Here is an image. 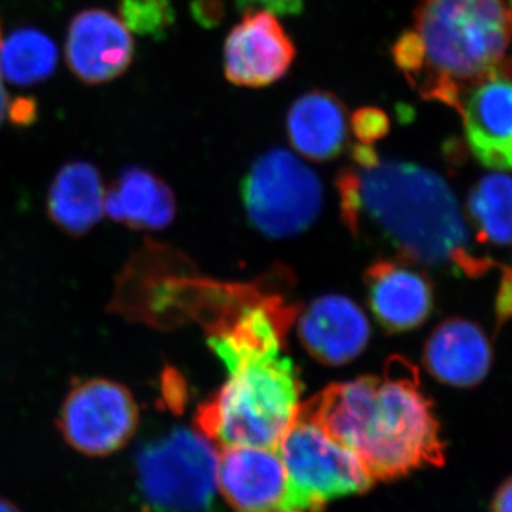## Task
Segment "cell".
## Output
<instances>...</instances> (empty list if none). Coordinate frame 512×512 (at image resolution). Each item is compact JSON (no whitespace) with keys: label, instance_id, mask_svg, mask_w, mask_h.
<instances>
[{"label":"cell","instance_id":"1","mask_svg":"<svg viewBox=\"0 0 512 512\" xmlns=\"http://www.w3.org/2000/svg\"><path fill=\"white\" fill-rule=\"evenodd\" d=\"M350 153L353 164L340 171L336 188L352 235L387 245L400 261L450 268L470 278L495 266L474 254L456 195L439 174L382 160L366 144H355Z\"/></svg>","mask_w":512,"mask_h":512},{"label":"cell","instance_id":"2","mask_svg":"<svg viewBox=\"0 0 512 512\" xmlns=\"http://www.w3.org/2000/svg\"><path fill=\"white\" fill-rule=\"evenodd\" d=\"M299 412L353 451L373 481L446 463L433 400L421 387L419 370L404 357H390L383 375L326 387Z\"/></svg>","mask_w":512,"mask_h":512},{"label":"cell","instance_id":"3","mask_svg":"<svg viewBox=\"0 0 512 512\" xmlns=\"http://www.w3.org/2000/svg\"><path fill=\"white\" fill-rule=\"evenodd\" d=\"M393 62L424 100L460 109L491 77H512V8L505 0H421Z\"/></svg>","mask_w":512,"mask_h":512},{"label":"cell","instance_id":"4","mask_svg":"<svg viewBox=\"0 0 512 512\" xmlns=\"http://www.w3.org/2000/svg\"><path fill=\"white\" fill-rule=\"evenodd\" d=\"M228 370V380L198 407L195 424L221 447L278 448L298 414L302 383L284 340L248 332L208 338Z\"/></svg>","mask_w":512,"mask_h":512},{"label":"cell","instance_id":"5","mask_svg":"<svg viewBox=\"0 0 512 512\" xmlns=\"http://www.w3.org/2000/svg\"><path fill=\"white\" fill-rule=\"evenodd\" d=\"M218 463L214 443L185 427L146 441L136 453L144 512H214Z\"/></svg>","mask_w":512,"mask_h":512},{"label":"cell","instance_id":"6","mask_svg":"<svg viewBox=\"0 0 512 512\" xmlns=\"http://www.w3.org/2000/svg\"><path fill=\"white\" fill-rule=\"evenodd\" d=\"M252 227L268 238H286L311 227L322 210L318 175L282 148L256 158L241 187Z\"/></svg>","mask_w":512,"mask_h":512},{"label":"cell","instance_id":"7","mask_svg":"<svg viewBox=\"0 0 512 512\" xmlns=\"http://www.w3.org/2000/svg\"><path fill=\"white\" fill-rule=\"evenodd\" d=\"M278 450L299 511L319 512L329 501L366 493L375 484L353 451L299 410Z\"/></svg>","mask_w":512,"mask_h":512},{"label":"cell","instance_id":"8","mask_svg":"<svg viewBox=\"0 0 512 512\" xmlns=\"http://www.w3.org/2000/svg\"><path fill=\"white\" fill-rule=\"evenodd\" d=\"M138 416L136 400L124 384L94 377L76 384L67 394L57 427L74 450L104 457L133 439Z\"/></svg>","mask_w":512,"mask_h":512},{"label":"cell","instance_id":"9","mask_svg":"<svg viewBox=\"0 0 512 512\" xmlns=\"http://www.w3.org/2000/svg\"><path fill=\"white\" fill-rule=\"evenodd\" d=\"M296 59L295 43L274 13L247 9L225 39L224 74L229 83L248 89L284 79Z\"/></svg>","mask_w":512,"mask_h":512},{"label":"cell","instance_id":"10","mask_svg":"<svg viewBox=\"0 0 512 512\" xmlns=\"http://www.w3.org/2000/svg\"><path fill=\"white\" fill-rule=\"evenodd\" d=\"M218 488L238 512L298 510L288 471L274 448L225 447Z\"/></svg>","mask_w":512,"mask_h":512},{"label":"cell","instance_id":"11","mask_svg":"<svg viewBox=\"0 0 512 512\" xmlns=\"http://www.w3.org/2000/svg\"><path fill=\"white\" fill-rule=\"evenodd\" d=\"M130 30L106 9L77 13L67 32L66 60L77 79L103 84L117 79L133 62Z\"/></svg>","mask_w":512,"mask_h":512},{"label":"cell","instance_id":"12","mask_svg":"<svg viewBox=\"0 0 512 512\" xmlns=\"http://www.w3.org/2000/svg\"><path fill=\"white\" fill-rule=\"evenodd\" d=\"M458 113L478 163L491 170L512 171V77L478 83L464 96Z\"/></svg>","mask_w":512,"mask_h":512},{"label":"cell","instance_id":"13","mask_svg":"<svg viewBox=\"0 0 512 512\" xmlns=\"http://www.w3.org/2000/svg\"><path fill=\"white\" fill-rule=\"evenodd\" d=\"M410 265L400 259H384L366 271L367 302L387 332L419 328L433 311L431 282Z\"/></svg>","mask_w":512,"mask_h":512},{"label":"cell","instance_id":"14","mask_svg":"<svg viewBox=\"0 0 512 512\" xmlns=\"http://www.w3.org/2000/svg\"><path fill=\"white\" fill-rule=\"evenodd\" d=\"M298 335L318 362L346 365L365 350L370 338L369 320L346 296L326 295L309 303L299 316Z\"/></svg>","mask_w":512,"mask_h":512},{"label":"cell","instance_id":"15","mask_svg":"<svg viewBox=\"0 0 512 512\" xmlns=\"http://www.w3.org/2000/svg\"><path fill=\"white\" fill-rule=\"evenodd\" d=\"M427 372L448 386H478L490 373L493 349L484 330L471 320H444L424 346Z\"/></svg>","mask_w":512,"mask_h":512},{"label":"cell","instance_id":"16","mask_svg":"<svg viewBox=\"0 0 512 512\" xmlns=\"http://www.w3.org/2000/svg\"><path fill=\"white\" fill-rule=\"evenodd\" d=\"M286 134L303 157L333 160L348 144V109L335 93L311 90L293 101L286 116Z\"/></svg>","mask_w":512,"mask_h":512},{"label":"cell","instance_id":"17","mask_svg":"<svg viewBox=\"0 0 512 512\" xmlns=\"http://www.w3.org/2000/svg\"><path fill=\"white\" fill-rule=\"evenodd\" d=\"M106 187L99 168L87 161L63 165L47 192V214L72 237H82L106 214Z\"/></svg>","mask_w":512,"mask_h":512},{"label":"cell","instance_id":"18","mask_svg":"<svg viewBox=\"0 0 512 512\" xmlns=\"http://www.w3.org/2000/svg\"><path fill=\"white\" fill-rule=\"evenodd\" d=\"M177 212L174 192L146 168L128 167L106 192V214L133 229H163Z\"/></svg>","mask_w":512,"mask_h":512},{"label":"cell","instance_id":"19","mask_svg":"<svg viewBox=\"0 0 512 512\" xmlns=\"http://www.w3.org/2000/svg\"><path fill=\"white\" fill-rule=\"evenodd\" d=\"M57 60L56 43L37 29L16 30L0 43V72L16 86H32L49 79Z\"/></svg>","mask_w":512,"mask_h":512},{"label":"cell","instance_id":"20","mask_svg":"<svg viewBox=\"0 0 512 512\" xmlns=\"http://www.w3.org/2000/svg\"><path fill=\"white\" fill-rule=\"evenodd\" d=\"M467 212L481 242H512V178L494 173L481 178L468 195Z\"/></svg>","mask_w":512,"mask_h":512},{"label":"cell","instance_id":"21","mask_svg":"<svg viewBox=\"0 0 512 512\" xmlns=\"http://www.w3.org/2000/svg\"><path fill=\"white\" fill-rule=\"evenodd\" d=\"M120 19L130 32L160 40L174 25L171 0H120Z\"/></svg>","mask_w":512,"mask_h":512},{"label":"cell","instance_id":"22","mask_svg":"<svg viewBox=\"0 0 512 512\" xmlns=\"http://www.w3.org/2000/svg\"><path fill=\"white\" fill-rule=\"evenodd\" d=\"M350 126L359 143L373 146L389 134L390 120L379 107H362L352 114Z\"/></svg>","mask_w":512,"mask_h":512},{"label":"cell","instance_id":"23","mask_svg":"<svg viewBox=\"0 0 512 512\" xmlns=\"http://www.w3.org/2000/svg\"><path fill=\"white\" fill-rule=\"evenodd\" d=\"M191 15L205 29L217 28L225 16L222 0H192Z\"/></svg>","mask_w":512,"mask_h":512},{"label":"cell","instance_id":"24","mask_svg":"<svg viewBox=\"0 0 512 512\" xmlns=\"http://www.w3.org/2000/svg\"><path fill=\"white\" fill-rule=\"evenodd\" d=\"M239 9H264L279 16H296L302 12L305 0H237Z\"/></svg>","mask_w":512,"mask_h":512},{"label":"cell","instance_id":"25","mask_svg":"<svg viewBox=\"0 0 512 512\" xmlns=\"http://www.w3.org/2000/svg\"><path fill=\"white\" fill-rule=\"evenodd\" d=\"M500 288L495 299V316H497V328H501L505 322L512 319V268L501 266Z\"/></svg>","mask_w":512,"mask_h":512},{"label":"cell","instance_id":"26","mask_svg":"<svg viewBox=\"0 0 512 512\" xmlns=\"http://www.w3.org/2000/svg\"><path fill=\"white\" fill-rule=\"evenodd\" d=\"M8 113L13 123L18 126H29L36 120V101L28 97H20L13 103H9Z\"/></svg>","mask_w":512,"mask_h":512},{"label":"cell","instance_id":"27","mask_svg":"<svg viewBox=\"0 0 512 512\" xmlns=\"http://www.w3.org/2000/svg\"><path fill=\"white\" fill-rule=\"evenodd\" d=\"M490 512H512V477L507 478L495 491Z\"/></svg>","mask_w":512,"mask_h":512},{"label":"cell","instance_id":"28","mask_svg":"<svg viewBox=\"0 0 512 512\" xmlns=\"http://www.w3.org/2000/svg\"><path fill=\"white\" fill-rule=\"evenodd\" d=\"M0 43H2V25H0ZM9 97L6 93L5 86H3L2 72H0V124L3 123L5 117L8 116Z\"/></svg>","mask_w":512,"mask_h":512},{"label":"cell","instance_id":"29","mask_svg":"<svg viewBox=\"0 0 512 512\" xmlns=\"http://www.w3.org/2000/svg\"><path fill=\"white\" fill-rule=\"evenodd\" d=\"M0 512H20L12 503L5 498H0Z\"/></svg>","mask_w":512,"mask_h":512},{"label":"cell","instance_id":"30","mask_svg":"<svg viewBox=\"0 0 512 512\" xmlns=\"http://www.w3.org/2000/svg\"><path fill=\"white\" fill-rule=\"evenodd\" d=\"M264 512H302L299 510H271V511H264Z\"/></svg>","mask_w":512,"mask_h":512}]
</instances>
